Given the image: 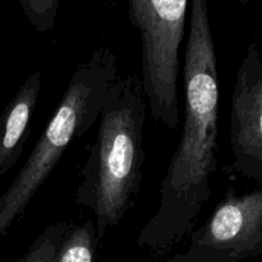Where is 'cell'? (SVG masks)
<instances>
[{
  "mask_svg": "<svg viewBox=\"0 0 262 262\" xmlns=\"http://www.w3.org/2000/svg\"><path fill=\"white\" fill-rule=\"evenodd\" d=\"M230 146L235 173L262 183V58L255 42L248 46L235 77Z\"/></svg>",
  "mask_w": 262,
  "mask_h": 262,
  "instance_id": "cell-6",
  "label": "cell"
},
{
  "mask_svg": "<svg viewBox=\"0 0 262 262\" xmlns=\"http://www.w3.org/2000/svg\"><path fill=\"white\" fill-rule=\"evenodd\" d=\"M99 242L95 220L72 224L59 246L54 262H94Z\"/></svg>",
  "mask_w": 262,
  "mask_h": 262,
  "instance_id": "cell-8",
  "label": "cell"
},
{
  "mask_svg": "<svg viewBox=\"0 0 262 262\" xmlns=\"http://www.w3.org/2000/svg\"><path fill=\"white\" fill-rule=\"evenodd\" d=\"M28 22L37 32H48L55 26L60 0H18Z\"/></svg>",
  "mask_w": 262,
  "mask_h": 262,
  "instance_id": "cell-10",
  "label": "cell"
},
{
  "mask_svg": "<svg viewBox=\"0 0 262 262\" xmlns=\"http://www.w3.org/2000/svg\"><path fill=\"white\" fill-rule=\"evenodd\" d=\"M117 76V55L107 48L96 49L77 67L25 165L0 196V238L22 215L71 143L97 122L107 90Z\"/></svg>",
  "mask_w": 262,
  "mask_h": 262,
  "instance_id": "cell-3",
  "label": "cell"
},
{
  "mask_svg": "<svg viewBox=\"0 0 262 262\" xmlns=\"http://www.w3.org/2000/svg\"><path fill=\"white\" fill-rule=\"evenodd\" d=\"M41 82V71L31 73L0 115V177L7 174L22 155L38 102Z\"/></svg>",
  "mask_w": 262,
  "mask_h": 262,
  "instance_id": "cell-7",
  "label": "cell"
},
{
  "mask_svg": "<svg viewBox=\"0 0 262 262\" xmlns=\"http://www.w3.org/2000/svg\"><path fill=\"white\" fill-rule=\"evenodd\" d=\"M147 100L137 72L110 84L96 137L81 169L74 201L95 215L97 238L117 227L135 206L143 178V127Z\"/></svg>",
  "mask_w": 262,
  "mask_h": 262,
  "instance_id": "cell-2",
  "label": "cell"
},
{
  "mask_svg": "<svg viewBox=\"0 0 262 262\" xmlns=\"http://www.w3.org/2000/svg\"><path fill=\"white\" fill-rule=\"evenodd\" d=\"M188 247L168 262H241L262 255V188L237 194L229 187Z\"/></svg>",
  "mask_w": 262,
  "mask_h": 262,
  "instance_id": "cell-5",
  "label": "cell"
},
{
  "mask_svg": "<svg viewBox=\"0 0 262 262\" xmlns=\"http://www.w3.org/2000/svg\"><path fill=\"white\" fill-rule=\"evenodd\" d=\"M72 224L54 223L43 228L27 252L15 262H54L61 241Z\"/></svg>",
  "mask_w": 262,
  "mask_h": 262,
  "instance_id": "cell-9",
  "label": "cell"
},
{
  "mask_svg": "<svg viewBox=\"0 0 262 262\" xmlns=\"http://www.w3.org/2000/svg\"><path fill=\"white\" fill-rule=\"evenodd\" d=\"M238 2H241V3H246V0H238Z\"/></svg>",
  "mask_w": 262,
  "mask_h": 262,
  "instance_id": "cell-11",
  "label": "cell"
},
{
  "mask_svg": "<svg viewBox=\"0 0 262 262\" xmlns=\"http://www.w3.org/2000/svg\"><path fill=\"white\" fill-rule=\"evenodd\" d=\"M183 83L181 140L161 179L158 211L137 238V245L154 256L166 255L192 232L211 196V176L217 170L220 89L207 0H192Z\"/></svg>",
  "mask_w": 262,
  "mask_h": 262,
  "instance_id": "cell-1",
  "label": "cell"
},
{
  "mask_svg": "<svg viewBox=\"0 0 262 262\" xmlns=\"http://www.w3.org/2000/svg\"><path fill=\"white\" fill-rule=\"evenodd\" d=\"M189 0H128V17L141 38V81L151 115L179 114V50Z\"/></svg>",
  "mask_w": 262,
  "mask_h": 262,
  "instance_id": "cell-4",
  "label": "cell"
}]
</instances>
